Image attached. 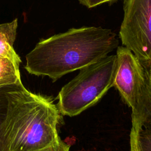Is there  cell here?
<instances>
[{"label":"cell","instance_id":"30bf717a","mask_svg":"<svg viewBox=\"0 0 151 151\" xmlns=\"http://www.w3.org/2000/svg\"><path fill=\"white\" fill-rule=\"evenodd\" d=\"M70 145L65 143L61 139L57 144L51 145L47 147L37 151H70Z\"/></svg>","mask_w":151,"mask_h":151},{"label":"cell","instance_id":"52a82bcc","mask_svg":"<svg viewBox=\"0 0 151 151\" xmlns=\"http://www.w3.org/2000/svg\"><path fill=\"white\" fill-rule=\"evenodd\" d=\"M17 27V18L11 22L0 24V57L8 58L19 67L21 60L13 47Z\"/></svg>","mask_w":151,"mask_h":151},{"label":"cell","instance_id":"3957f363","mask_svg":"<svg viewBox=\"0 0 151 151\" xmlns=\"http://www.w3.org/2000/svg\"><path fill=\"white\" fill-rule=\"evenodd\" d=\"M117 67L116 55H108L80 70L58 93L60 114L73 117L97 104L113 87Z\"/></svg>","mask_w":151,"mask_h":151},{"label":"cell","instance_id":"5b68a950","mask_svg":"<svg viewBox=\"0 0 151 151\" xmlns=\"http://www.w3.org/2000/svg\"><path fill=\"white\" fill-rule=\"evenodd\" d=\"M116 55L117 67L113 87L123 101L132 107L146 81L147 72L136 55L126 47H118Z\"/></svg>","mask_w":151,"mask_h":151},{"label":"cell","instance_id":"ba28073f","mask_svg":"<svg viewBox=\"0 0 151 151\" xmlns=\"http://www.w3.org/2000/svg\"><path fill=\"white\" fill-rule=\"evenodd\" d=\"M24 85L21 81L17 83L0 86V151H6L2 140V129L12 99Z\"/></svg>","mask_w":151,"mask_h":151},{"label":"cell","instance_id":"277c9868","mask_svg":"<svg viewBox=\"0 0 151 151\" xmlns=\"http://www.w3.org/2000/svg\"><path fill=\"white\" fill-rule=\"evenodd\" d=\"M123 12L119 38L148 71L151 67V0H124Z\"/></svg>","mask_w":151,"mask_h":151},{"label":"cell","instance_id":"7c38bea8","mask_svg":"<svg viewBox=\"0 0 151 151\" xmlns=\"http://www.w3.org/2000/svg\"><path fill=\"white\" fill-rule=\"evenodd\" d=\"M147 77L148 78L149 80L150 81H151V67H150V68L148 70V71H147Z\"/></svg>","mask_w":151,"mask_h":151},{"label":"cell","instance_id":"8992f818","mask_svg":"<svg viewBox=\"0 0 151 151\" xmlns=\"http://www.w3.org/2000/svg\"><path fill=\"white\" fill-rule=\"evenodd\" d=\"M131 108L130 151H151V81L148 77Z\"/></svg>","mask_w":151,"mask_h":151},{"label":"cell","instance_id":"6da1fadb","mask_svg":"<svg viewBox=\"0 0 151 151\" xmlns=\"http://www.w3.org/2000/svg\"><path fill=\"white\" fill-rule=\"evenodd\" d=\"M118 45L117 35L110 29L94 26L71 28L41 40L26 55L24 68L31 74L48 76L54 82L97 62Z\"/></svg>","mask_w":151,"mask_h":151},{"label":"cell","instance_id":"9c48e42d","mask_svg":"<svg viewBox=\"0 0 151 151\" xmlns=\"http://www.w3.org/2000/svg\"><path fill=\"white\" fill-rule=\"evenodd\" d=\"M19 67L6 58L0 57V86L21 81Z\"/></svg>","mask_w":151,"mask_h":151},{"label":"cell","instance_id":"7a4b0ae2","mask_svg":"<svg viewBox=\"0 0 151 151\" xmlns=\"http://www.w3.org/2000/svg\"><path fill=\"white\" fill-rule=\"evenodd\" d=\"M61 114L50 97L23 86L14 95L2 129L6 151H37L57 144Z\"/></svg>","mask_w":151,"mask_h":151},{"label":"cell","instance_id":"8fae6325","mask_svg":"<svg viewBox=\"0 0 151 151\" xmlns=\"http://www.w3.org/2000/svg\"><path fill=\"white\" fill-rule=\"evenodd\" d=\"M118 0H78L80 4L88 8H92L106 3H113Z\"/></svg>","mask_w":151,"mask_h":151}]
</instances>
